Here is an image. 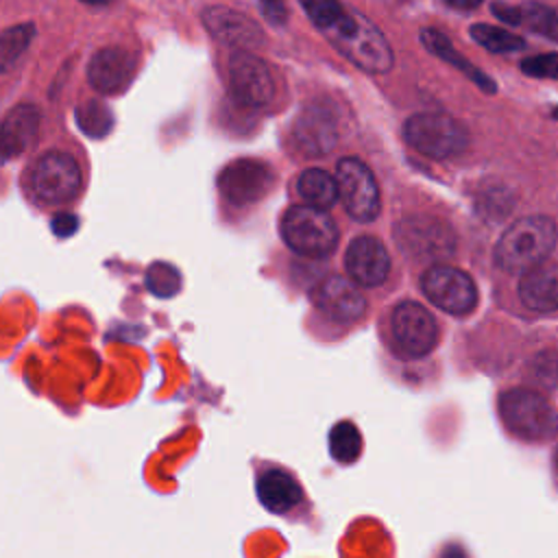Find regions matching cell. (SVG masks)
<instances>
[{
    "label": "cell",
    "mask_w": 558,
    "mask_h": 558,
    "mask_svg": "<svg viewBox=\"0 0 558 558\" xmlns=\"http://www.w3.org/2000/svg\"><path fill=\"white\" fill-rule=\"evenodd\" d=\"M333 48L371 74H384L392 68V50L384 33L357 9L344 7L336 20L323 31Z\"/></svg>",
    "instance_id": "1"
},
{
    "label": "cell",
    "mask_w": 558,
    "mask_h": 558,
    "mask_svg": "<svg viewBox=\"0 0 558 558\" xmlns=\"http://www.w3.org/2000/svg\"><path fill=\"white\" fill-rule=\"evenodd\" d=\"M22 187L39 207H63L81 194L83 170L72 153L50 148L26 166Z\"/></svg>",
    "instance_id": "2"
},
{
    "label": "cell",
    "mask_w": 558,
    "mask_h": 558,
    "mask_svg": "<svg viewBox=\"0 0 558 558\" xmlns=\"http://www.w3.org/2000/svg\"><path fill=\"white\" fill-rule=\"evenodd\" d=\"M556 246V225L547 216H525L517 220L512 227L506 229L501 235L497 248H495V259L497 266L525 275L551 255Z\"/></svg>",
    "instance_id": "3"
},
{
    "label": "cell",
    "mask_w": 558,
    "mask_h": 558,
    "mask_svg": "<svg viewBox=\"0 0 558 558\" xmlns=\"http://www.w3.org/2000/svg\"><path fill=\"white\" fill-rule=\"evenodd\" d=\"M403 137L414 150L436 159L460 155L469 146L466 126L460 120L438 111H425L408 118Z\"/></svg>",
    "instance_id": "4"
},
{
    "label": "cell",
    "mask_w": 558,
    "mask_h": 558,
    "mask_svg": "<svg viewBox=\"0 0 558 558\" xmlns=\"http://www.w3.org/2000/svg\"><path fill=\"white\" fill-rule=\"evenodd\" d=\"M281 238L303 257H327L338 244V227L325 211L294 205L281 218Z\"/></svg>",
    "instance_id": "5"
},
{
    "label": "cell",
    "mask_w": 558,
    "mask_h": 558,
    "mask_svg": "<svg viewBox=\"0 0 558 558\" xmlns=\"http://www.w3.org/2000/svg\"><path fill=\"white\" fill-rule=\"evenodd\" d=\"M499 412L506 427L525 440H545L556 432V414L536 390H506L499 399Z\"/></svg>",
    "instance_id": "6"
},
{
    "label": "cell",
    "mask_w": 558,
    "mask_h": 558,
    "mask_svg": "<svg viewBox=\"0 0 558 558\" xmlns=\"http://www.w3.org/2000/svg\"><path fill=\"white\" fill-rule=\"evenodd\" d=\"M395 240L399 248L418 262L447 259L456 248L451 229L432 216H410L397 222Z\"/></svg>",
    "instance_id": "7"
},
{
    "label": "cell",
    "mask_w": 558,
    "mask_h": 558,
    "mask_svg": "<svg viewBox=\"0 0 558 558\" xmlns=\"http://www.w3.org/2000/svg\"><path fill=\"white\" fill-rule=\"evenodd\" d=\"M338 196L351 218L360 222H371L379 216V187L373 172L355 157H344L336 168Z\"/></svg>",
    "instance_id": "8"
},
{
    "label": "cell",
    "mask_w": 558,
    "mask_h": 558,
    "mask_svg": "<svg viewBox=\"0 0 558 558\" xmlns=\"http://www.w3.org/2000/svg\"><path fill=\"white\" fill-rule=\"evenodd\" d=\"M421 288L425 296L447 314H469L477 303V288L473 279L464 270L447 264L432 266L421 279Z\"/></svg>",
    "instance_id": "9"
},
{
    "label": "cell",
    "mask_w": 558,
    "mask_h": 558,
    "mask_svg": "<svg viewBox=\"0 0 558 558\" xmlns=\"http://www.w3.org/2000/svg\"><path fill=\"white\" fill-rule=\"evenodd\" d=\"M229 92L238 105L266 107L275 96V81L268 65L251 52H233L229 59Z\"/></svg>",
    "instance_id": "10"
},
{
    "label": "cell",
    "mask_w": 558,
    "mask_h": 558,
    "mask_svg": "<svg viewBox=\"0 0 558 558\" xmlns=\"http://www.w3.org/2000/svg\"><path fill=\"white\" fill-rule=\"evenodd\" d=\"M275 183V174L268 163L257 159L231 161L218 179L222 196L233 205H248L268 194Z\"/></svg>",
    "instance_id": "11"
},
{
    "label": "cell",
    "mask_w": 558,
    "mask_h": 558,
    "mask_svg": "<svg viewBox=\"0 0 558 558\" xmlns=\"http://www.w3.org/2000/svg\"><path fill=\"white\" fill-rule=\"evenodd\" d=\"M392 333L410 357L427 355L438 340V327L434 316L416 301H403L395 307Z\"/></svg>",
    "instance_id": "12"
},
{
    "label": "cell",
    "mask_w": 558,
    "mask_h": 558,
    "mask_svg": "<svg viewBox=\"0 0 558 558\" xmlns=\"http://www.w3.org/2000/svg\"><path fill=\"white\" fill-rule=\"evenodd\" d=\"M203 24L216 41L238 52L262 46L259 26L244 13H238L227 7H209L203 11Z\"/></svg>",
    "instance_id": "13"
},
{
    "label": "cell",
    "mask_w": 558,
    "mask_h": 558,
    "mask_svg": "<svg viewBox=\"0 0 558 558\" xmlns=\"http://www.w3.org/2000/svg\"><path fill=\"white\" fill-rule=\"evenodd\" d=\"M41 113L31 102L15 105L0 120V166L26 153L39 133Z\"/></svg>",
    "instance_id": "14"
},
{
    "label": "cell",
    "mask_w": 558,
    "mask_h": 558,
    "mask_svg": "<svg viewBox=\"0 0 558 558\" xmlns=\"http://www.w3.org/2000/svg\"><path fill=\"white\" fill-rule=\"evenodd\" d=\"M312 301L318 310H323L329 318L338 323L357 320L366 310V299L362 290L344 277H329L316 286L312 292Z\"/></svg>",
    "instance_id": "15"
},
{
    "label": "cell",
    "mask_w": 558,
    "mask_h": 558,
    "mask_svg": "<svg viewBox=\"0 0 558 558\" xmlns=\"http://www.w3.org/2000/svg\"><path fill=\"white\" fill-rule=\"evenodd\" d=\"M135 74V59L118 46L98 50L87 63V81L100 94L122 92Z\"/></svg>",
    "instance_id": "16"
},
{
    "label": "cell",
    "mask_w": 558,
    "mask_h": 558,
    "mask_svg": "<svg viewBox=\"0 0 558 558\" xmlns=\"http://www.w3.org/2000/svg\"><path fill=\"white\" fill-rule=\"evenodd\" d=\"M344 266L353 281L362 286H379L390 272V257L377 238L360 235L349 244Z\"/></svg>",
    "instance_id": "17"
},
{
    "label": "cell",
    "mask_w": 558,
    "mask_h": 558,
    "mask_svg": "<svg viewBox=\"0 0 558 558\" xmlns=\"http://www.w3.org/2000/svg\"><path fill=\"white\" fill-rule=\"evenodd\" d=\"M294 137L303 153L323 155L336 146V120L329 109L312 105L294 122Z\"/></svg>",
    "instance_id": "18"
},
{
    "label": "cell",
    "mask_w": 558,
    "mask_h": 558,
    "mask_svg": "<svg viewBox=\"0 0 558 558\" xmlns=\"http://www.w3.org/2000/svg\"><path fill=\"white\" fill-rule=\"evenodd\" d=\"M255 488H257V499L272 514H286L303 499V490L299 482L283 469L262 471Z\"/></svg>",
    "instance_id": "19"
},
{
    "label": "cell",
    "mask_w": 558,
    "mask_h": 558,
    "mask_svg": "<svg viewBox=\"0 0 558 558\" xmlns=\"http://www.w3.org/2000/svg\"><path fill=\"white\" fill-rule=\"evenodd\" d=\"M521 301L534 312H554L558 305V277L551 262L523 275L519 283Z\"/></svg>",
    "instance_id": "20"
},
{
    "label": "cell",
    "mask_w": 558,
    "mask_h": 558,
    "mask_svg": "<svg viewBox=\"0 0 558 558\" xmlns=\"http://www.w3.org/2000/svg\"><path fill=\"white\" fill-rule=\"evenodd\" d=\"M423 44H425V48H427L432 54H436V57H440L442 61L456 65L460 72H464L469 78H473L484 92H495L493 78H488V76L482 74L473 63H469V61L447 41V37H445L440 31L425 28V31H423Z\"/></svg>",
    "instance_id": "21"
},
{
    "label": "cell",
    "mask_w": 558,
    "mask_h": 558,
    "mask_svg": "<svg viewBox=\"0 0 558 558\" xmlns=\"http://www.w3.org/2000/svg\"><path fill=\"white\" fill-rule=\"evenodd\" d=\"M299 194L310 203L314 209H329L338 201V187L329 172L320 168L305 170L296 181Z\"/></svg>",
    "instance_id": "22"
},
{
    "label": "cell",
    "mask_w": 558,
    "mask_h": 558,
    "mask_svg": "<svg viewBox=\"0 0 558 558\" xmlns=\"http://www.w3.org/2000/svg\"><path fill=\"white\" fill-rule=\"evenodd\" d=\"M35 37V26L31 22L13 24L0 33V74H9L17 68Z\"/></svg>",
    "instance_id": "23"
},
{
    "label": "cell",
    "mask_w": 558,
    "mask_h": 558,
    "mask_svg": "<svg viewBox=\"0 0 558 558\" xmlns=\"http://www.w3.org/2000/svg\"><path fill=\"white\" fill-rule=\"evenodd\" d=\"M78 129L89 137H105L113 126V113L102 100H85L74 111Z\"/></svg>",
    "instance_id": "24"
},
{
    "label": "cell",
    "mask_w": 558,
    "mask_h": 558,
    "mask_svg": "<svg viewBox=\"0 0 558 558\" xmlns=\"http://www.w3.org/2000/svg\"><path fill=\"white\" fill-rule=\"evenodd\" d=\"M469 33L482 48H486L488 52H495V54H510V52H519V50L525 48L523 37L512 35V33H508L504 28H497V26L473 24L469 28Z\"/></svg>",
    "instance_id": "25"
},
{
    "label": "cell",
    "mask_w": 558,
    "mask_h": 558,
    "mask_svg": "<svg viewBox=\"0 0 558 558\" xmlns=\"http://www.w3.org/2000/svg\"><path fill=\"white\" fill-rule=\"evenodd\" d=\"M329 451L331 456L342 462H355L360 451H362V436L357 432V427L351 421H340L331 427L329 432Z\"/></svg>",
    "instance_id": "26"
},
{
    "label": "cell",
    "mask_w": 558,
    "mask_h": 558,
    "mask_svg": "<svg viewBox=\"0 0 558 558\" xmlns=\"http://www.w3.org/2000/svg\"><path fill=\"white\" fill-rule=\"evenodd\" d=\"M146 288L159 299H168V296L177 294L181 288L179 270L168 262H155L146 270Z\"/></svg>",
    "instance_id": "27"
},
{
    "label": "cell",
    "mask_w": 558,
    "mask_h": 558,
    "mask_svg": "<svg viewBox=\"0 0 558 558\" xmlns=\"http://www.w3.org/2000/svg\"><path fill=\"white\" fill-rule=\"evenodd\" d=\"M521 9V22H527V26L549 39L558 37V22H556V11L551 7L545 4H536V2H527Z\"/></svg>",
    "instance_id": "28"
},
{
    "label": "cell",
    "mask_w": 558,
    "mask_h": 558,
    "mask_svg": "<svg viewBox=\"0 0 558 558\" xmlns=\"http://www.w3.org/2000/svg\"><path fill=\"white\" fill-rule=\"evenodd\" d=\"M303 9H305V13L310 15V20H312L320 31H325V28L336 20V15L340 13L342 4H340V2H333V0H314V2H303Z\"/></svg>",
    "instance_id": "29"
},
{
    "label": "cell",
    "mask_w": 558,
    "mask_h": 558,
    "mask_svg": "<svg viewBox=\"0 0 558 558\" xmlns=\"http://www.w3.org/2000/svg\"><path fill=\"white\" fill-rule=\"evenodd\" d=\"M521 70H523L525 74H530V76H536V78H554V76H556V70H558L556 52H547V54H538V57L523 59Z\"/></svg>",
    "instance_id": "30"
},
{
    "label": "cell",
    "mask_w": 558,
    "mask_h": 558,
    "mask_svg": "<svg viewBox=\"0 0 558 558\" xmlns=\"http://www.w3.org/2000/svg\"><path fill=\"white\" fill-rule=\"evenodd\" d=\"M50 227H52V233H54V235L68 238V235H72V233L76 231L78 220H76V216L70 214V211H59V214L52 218Z\"/></svg>",
    "instance_id": "31"
},
{
    "label": "cell",
    "mask_w": 558,
    "mask_h": 558,
    "mask_svg": "<svg viewBox=\"0 0 558 558\" xmlns=\"http://www.w3.org/2000/svg\"><path fill=\"white\" fill-rule=\"evenodd\" d=\"M490 9H493V13H495L501 22L512 24V26L521 24V9H519V7H510V4H493Z\"/></svg>",
    "instance_id": "32"
},
{
    "label": "cell",
    "mask_w": 558,
    "mask_h": 558,
    "mask_svg": "<svg viewBox=\"0 0 558 558\" xmlns=\"http://www.w3.org/2000/svg\"><path fill=\"white\" fill-rule=\"evenodd\" d=\"M259 9H262V13H264L272 24H279V22L286 20V9H283V4H279V2H264Z\"/></svg>",
    "instance_id": "33"
},
{
    "label": "cell",
    "mask_w": 558,
    "mask_h": 558,
    "mask_svg": "<svg viewBox=\"0 0 558 558\" xmlns=\"http://www.w3.org/2000/svg\"><path fill=\"white\" fill-rule=\"evenodd\" d=\"M451 7H458V9H471V7H477V2H449Z\"/></svg>",
    "instance_id": "34"
}]
</instances>
